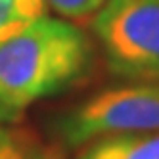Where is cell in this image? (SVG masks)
I'll return each instance as SVG.
<instances>
[{"label":"cell","mask_w":159,"mask_h":159,"mask_svg":"<svg viewBox=\"0 0 159 159\" xmlns=\"http://www.w3.org/2000/svg\"><path fill=\"white\" fill-rule=\"evenodd\" d=\"M94 65V44L71 21L40 16L0 39V106L14 119L27 106L75 86Z\"/></svg>","instance_id":"1"},{"label":"cell","mask_w":159,"mask_h":159,"mask_svg":"<svg viewBox=\"0 0 159 159\" xmlns=\"http://www.w3.org/2000/svg\"><path fill=\"white\" fill-rule=\"evenodd\" d=\"M92 31L115 75L159 81V0H106Z\"/></svg>","instance_id":"2"},{"label":"cell","mask_w":159,"mask_h":159,"mask_svg":"<svg viewBox=\"0 0 159 159\" xmlns=\"http://www.w3.org/2000/svg\"><path fill=\"white\" fill-rule=\"evenodd\" d=\"M159 130V84L102 90L61 119L60 134L69 148L98 138Z\"/></svg>","instance_id":"3"},{"label":"cell","mask_w":159,"mask_h":159,"mask_svg":"<svg viewBox=\"0 0 159 159\" xmlns=\"http://www.w3.org/2000/svg\"><path fill=\"white\" fill-rule=\"evenodd\" d=\"M77 159H159V130L98 138Z\"/></svg>","instance_id":"4"},{"label":"cell","mask_w":159,"mask_h":159,"mask_svg":"<svg viewBox=\"0 0 159 159\" xmlns=\"http://www.w3.org/2000/svg\"><path fill=\"white\" fill-rule=\"evenodd\" d=\"M0 159H61V153L29 129L0 125Z\"/></svg>","instance_id":"5"},{"label":"cell","mask_w":159,"mask_h":159,"mask_svg":"<svg viewBox=\"0 0 159 159\" xmlns=\"http://www.w3.org/2000/svg\"><path fill=\"white\" fill-rule=\"evenodd\" d=\"M44 0H0V39L44 16Z\"/></svg>","instance_id":"6"},{"label":"cell","mask_w":159,"mask_h":159,"mask_svg":"<svg viewBox=\"0 0 159 159\" xmlns=\"http://www.w3.org/2000/svg\"><path fill=\"white\" fill-rule=\"evenodd\" d=\"M44 2L67 19L84 21L88 17H94L98 10L106 4V0H44Z\"/></svg>","instance_id":"7"},{"label":"cell","mask_w":159,"mask_h":159,"mask_svg":"<svg viewBox=\"0 0 159 159\" xmlns=\"http://www.w3.org/2000/svg\"><path fill=\"white\" fill-rule=\"evenodd\" d=\"M10 121H16V119L10 115V113H8L2 106H0V125H2V123H10Z\"/></svg>","instance_id":"8"}]
</instances>
